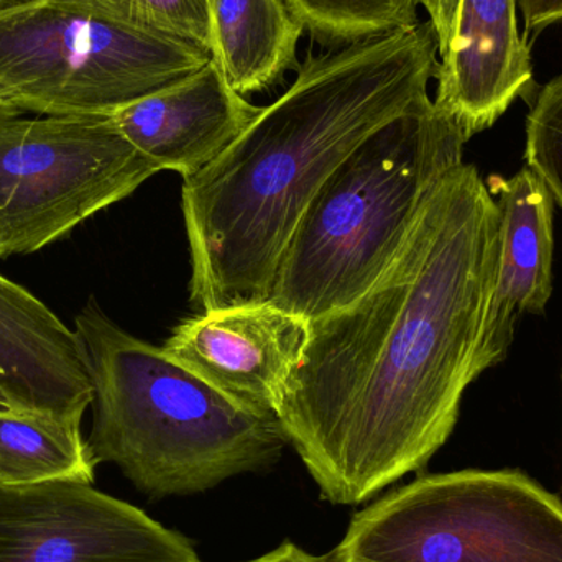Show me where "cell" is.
I'll list each match as a JSON object with an SVG mask.
<instances>
[{"label":"cell","instance_id":"obj_1","mask_svg":"<svg viewBox=\"0 0 562 562\" xmlns=\"http://www.w3.org/2000/svg\"><path fill=\"white\" fill-rule=\"evenodd\" d=\"M501 243L487 183L459 165L382 277L310 321L277 416L324 501L363 504L446 445L475 380Z\"/></svg>","mask_w":562,"mask_h":562},{"label":"cell","instance_id":"obj_2","mask_svg":"<svg viewBox=\"0 0 562 562\" xmlns=\"http://www.w3.org/2000/svg\"><path fill=\"white\" fill-rule=\"evenodd\" d=\"M438 55L431 22L310 55L280 99L183 180L191 303L201 313L269 301L281 254L321 184L429 95Z\"/></svg>","mask_w":562,"mask_h":562},{"label":"cell","instance_id":"obj_3","mask_svg":"<svg viewBox=\"0 0 562 562\" xmlns=\"http://www.w3.org/2000/svg\"><path fill=\"white\" fill-rule=\"evenodd\" d=\"M75 330L88 357L95 464L151 498L190 497L267 471L288 441L279 416L247 412L161 347L132 336L89 297Z\"/></svg>","mask_w":562,"mask_h":562},{"label":"cell","instance_id":"obj_4","mask_svg":"<svg viewBox=\"0 0 562 562\" xmlns=\"http://www.w3.org/2000/svg\"><path fill=\"white\" fill-rule=\"evenodd\" d=\"M468 142L429 95L370 135L301 214L270 303L313 321L362 296L389 269L439 181L464 164Z\"/></svg>","mask_w":562,"mask_h":562},{"label":"cell","instance_id":"obj_5","mask_svg":"<svg viewBox=\"0 0 562 562\" xmlns=\"http://www.w3.org/2000/svg\"><path fill=\"white\" fill-rule=\"evenodd\" d=\"M210 49L117 22L82 0L0 12V98L38 115H112L177 85Z\"/></svg>","mask_w":562,"mask_h":562},{"label":"cell","instance_id":"obj_6","mask_svg":"<svg viewBox=\"0 0 562 562\" xmlns=\"http://www.w3.org/2000/svg\"><path fill=\"white\" fill-rule=\"evenodd\" d=\"M333 562H562V504L517 471L423 475L353 515Z\"/></svg>","mask_w":562,"mask_h":562},{"label":"cell","instance_id":"obj_7","mask_svg":"<svg viewBox=\"0 0 562 562\" xmlns=\"http://www.w3.org/2000/svg\"><path fill=\"white\" fill-rule=\"evenodd\" d=\"M157 173L112 115L0 117V259L69 236Z\"/></svg>","mask_w":562,"mask_h":562},{"label":"cell","instance_id":"obj_8","mask_svg":"<svg viewBox=\"0 0 562 562\" xmlns=\"http://www.w3.org/2000/svg\"><path fill=\"white\" fill-rule=\"evenodd\" d=\"M0 562H203L184 535L82 482L0 487Z\"/></svg>","mask_w":562,"mask_h":562},{"label":"cell","instance_id":"obj_9","mask_svg":"<svg viewBox=\"0 0 562 562\" xmlns=\"http://www.w3.org/2000/svg\"><path fill=\"white\" fill-rule=\"evenodd\" d=\"M307 327L270 301L237 304L188 317L161 349L240 408L277 416Z\"/></svg>","mask_w":562,"mask_h":562},{"label":"cell","instance_id":"obj_10","mask_svg":"<svg viewBox=\"0 0 562 562\" xmlns=\"http://www.w3.org/2000/svg\"><path fill=\"white\" fill-rule=\"evenodd\" d=\"M502 216L501 256L485 307L472 372L475 380L507 359L524 314L543 313L553 294L554 200L530 168L487 181Z\"/></svg>","mask_w":562,"mask_h":562},{"label":"cell","instance_id":"obj_11","mask_svg":"<svg viewBox=\"0 0 562 562\" xmlns=\"http://www.w3.org/2000/svg\"><path fill=\"white\" fill-rule=\"evenodd\" d=\"M263 108L234 91L211 59L190 78L112 114L119 131L157 167L187 178L216 161Z\"/></svg>","mask_w":562,"mask_h":562},{"label":"cell","instance_id":"obj_12","mask_svg":"<svg viewBox=\"0 0 562 562\" xmlns=\"http://www.w3.org/2000/svg\"><path fill=\"white\" fill-rule=\"evenodd\" d=\"M518 0H461L454 36L435 78V104L468 140L491 128L533 82L530 46L518 30Z\"/></svg>","mask_w":562,"mask_h":562},{"label":"cell","instance_id":"obj_13","mask_svg":"<svg viewBox=\"0 0 562 562\" xmlns=\"http://www.w3.org/2000/svg\"><path fill=\"white\" fill-rule=\"evenodd\" d=\"M0 389L15 412L82 419L94 390L85 346L43 301L0 276Z\"/></svg>","mask_w":562,"mask_h":562},{"label":"cell","instance_id":"obj_14","mask_svg":"<svg viewBox=\"0 0 562 562\" xmlns=\"http://www.w3.org/2000/svg\"><path fill=\"white\" fill-rule=\"evenodd\" d=\"M211 55L244 98L272 88L296 66L304 26L286 0H207Z\"/></svg>","mask_w":562,"mask_h":562},{"label":"cell","instance_id":"obj_15","mask_svg":"<svg viewBox=\"0 0 562 562\" xmlns=\"http://www.w3.org/2000/svg\"><path fill=\"white\" fill-rule=\"evenodd\" d=\"M95 465L81 419L0 412V487L61 481L94 485Z\"/></svg>","mask_w":562,"mask_h":562},{"label":"cell","instance_id":"obj_16","mask_svg":"<svg viewBox=\"0 0 562 562\" xmlns=\"http://www.w3.org/2000/svg\"><path fill=\"white\" fill-rule=\"evenodd\" d=\"M304 30L326 46H344L419 22V0H286Z\"/></svg>","mask_w":562,"mask_h":562},{"label":"cell","instance_id":"obj_17","mask_svg":"<svg viewBox=\"0 0 562 562\" xmlns=\"http://www.w3.org/2000/svg\"><path fill=\"white\" fill-rule=\"evenodd\" d=\"M104 15L157 35L173 36L210 49L207 0H82Z\"/></svg>","mask_w":562,"mask_h":562},{"label":"cell","instance_id":"obj_18","mask_svg":"<svg viewBox=\"0 0 562 562\" xmlns=\"http://www.w3.org/2000/svg\"><path fill=\"white\" fill-rule=\"evenodd\" d=\"M525 160L562 207V75L541 89L528 114Z\"/></svg>","mask_w":562,"mask_h":562},{"label":"cell","instance_id":"obj_19","mask_svg":"<svg viewBox=\"0 0 562 562\" xmlns=\"http://www.w3.org/2000/svg\"><path fill=\"white\" fill-rule=\"evenodd\" d=\"M429 15V22L435 26L438 36L439 56L448 52L454 36L456 19H458L461 0H419Z\"/></svg>","mask_w":562,"mask_h":562},{"label":"cell","instance_id":"obj_20","mask_svg":"<svg viewBox=\"0 0 562 562\" xmlns=\"http://www.w3.org/2000/svg\"><path fill=\"white\" fill-rule=\"evenodd\" d=\"M528 32H541L562 22V0H518Z\"/></svg>","mask_w":562,"mask_h":562},{"label":"cell","instance_id":"obj_21","mask_svg":"<svg viewBox=\"0 0 562 562\" xmlns=\"http://www.w3.org/2000/svg\"><path fill=\"white\" fill-rule=\"evenodd\" d=\"M254 562H321V560H317L316 557H311L310 553L301 550L300 547L291 543V541H284L279 548L263 554V557Z\"/></svg>","mask_w":562,"mask_h":562},{"label":"cell","instance_id":"obj_22","mask_svg":"<svg viewBox=\"0 0 562 562\" xmlns=\"http://www.w3.org/2000/svg\"><path fill=\"white\" fill-rule=\"evenodd\" d=\"M25 114L22 109L16 108L12 102L7 99L0 98V117H19V115Z\"/></svg>","mask_w":562,"mask_h":562},{"label":"cell","instance_id":"obj_23","mask_svg":"<svg viewBox=\"0 0 562 562\" xmlns=\"http://www.w3.org/2000/svg\"><path fill=\"white\" fill-rule=\"evenodd\" d=\"M32 2V0H0V12L22 5V3Z\"/></svg>","mask_w":562,"mask_h":562},{"label":"cell","instance_id":"obj_24","mask_svg":"<svg viewBox=\"0 0 562 562\" xmlns=\"http://www.w3.org/2000/svg\"><path fill=\"white\" fill-rule=\"evenodd\" d=\"M13 409L12 403H10L9 396L5 395L2 389H0V412H9Z\"/></svg>","mask_w":562,"mask_h":562},{"label":"cell","instance_id":"obj_25","mask_svg":"<svg viewBox=\"0 0 562 562\" xmlns=\"http://www.w3.org/2000/svg\"><path fill=\"white\" fill-rule=\"evenodd\" d=\"M250 562H254V561H250Z\"/></svg>","mask_w":562,"mask_h":562}]
</instances>
